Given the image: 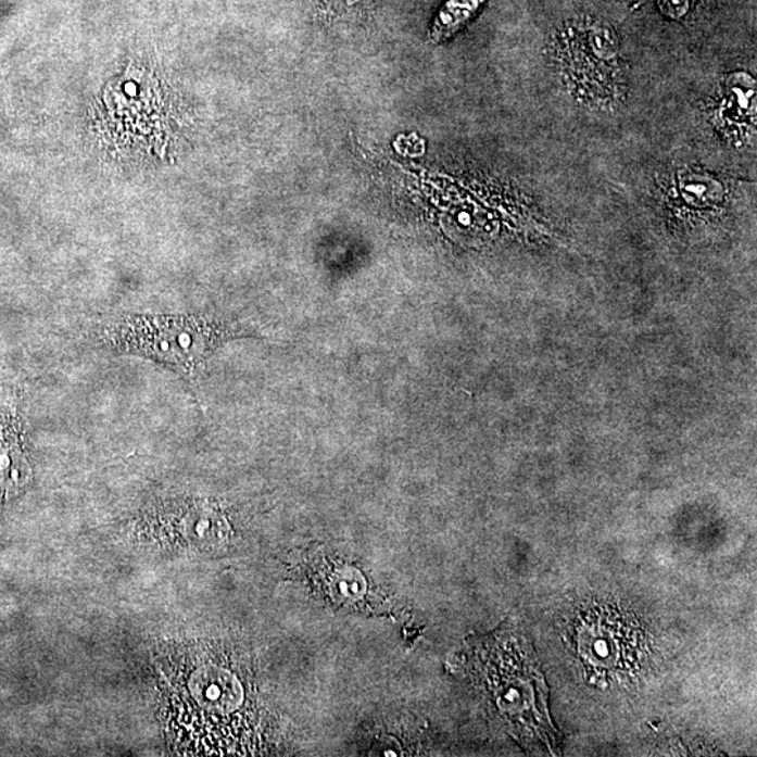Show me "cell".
Instances as JSON below:
<instances>
[{
	"instance_id": "1",
	"label": "cell",
	"mask_w": 757,
	"mask_h": 757,
	"mask_svg": "<svg viewBox=\"0 0 757 757\" xmlns=\"http://www.w3.org/2000/svg\"><path fill=\"white\" fill-rule=\"evenodd\" d=\"M229 335L224 325L200 315H124L100 331V340L118 354L142 356L194 378Z\"/></svg>"
},
{
	"instance_id": "2",
	"label": "cell",
	"mask_w": 757,
	"mask_h": 757,
	"mask_svg": "<svg viewBox=\"0 0 757 757\" xmlns=\"http://www.w3.org/2000/svg\"><path fill=\"white\" fill-rule=\"evenodd\" d=\"M484 2L485 0H447L429 30L431 41L441 42L459 31Z\"/></svg>"
},
{
	"instance_id": "3",
	"label": "cell",
	"mask_w": 757,
	"mask_h": 757,
	"mask_svg": "<svg viewBox=\"0 0 757 757\" xmlns=\"http://www.w3.org/2000/svg\"><path fill=\"white\" fill-rule=\"evenodd\" d=\"M323 583L337 604L358 605L366 593L364 577L349 567L335 566V570L325 572Z\"/></svg>"
}]
</instances>
